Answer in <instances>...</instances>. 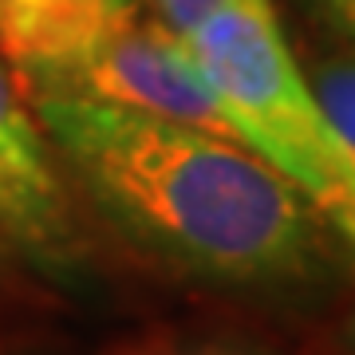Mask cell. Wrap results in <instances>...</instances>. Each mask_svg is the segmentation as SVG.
Wrapping results in <instances>:
<instances>
[{"mask_svg": "<svg viewBox=\"0 0 355 355\" xmlns=\"http://www.w3.org/2000/svg\"><path fill=\"white\" fill-rule=\"evenodd\" d=\"M28 103L83 202L170 277L288 304L355 272L316 205L261 154L130 107L76 95Z\"/></svg>", "mask_w": 355, "mask_h": 355, "instance_id": "obj_1", "label": "cell"}, {"mask_svg": "<svg viewBox=\"0 0 355 355\" xmlns=\"http://www.w3.org/2000/svg\"><path fill=\"white\" fill-rule=\"evenodd\" d=\"M182 44L245 146L316 205L355 265V154L292 60L272 0H225Z\"/></svg>", "mask_w": 355, "mask_h": 355, "instance_id": "obj_2", "label": "cell"}, {"mask_svg": "<svg viewBox=\"0 0 355 355\" xmlns=\"http://www.w3.org/2000/svg\"><path fill=\"white\" fill-rule=\"evenodd\" d=\"M32 95H76L111 107H130L245 146L241 130L233 127L209 79L190 60L186 44L174 32H166L158 20H142L135 4L119 8L76 64H67L51 83Z\"/></svg>", "mask_w": 355, "mask_h": 355, "instance_id": "obj_3", "label": "cell"}, {"mask_svg": "<svg viewBox=\"0 0 355 355\" xmlns=\"http://www.w3.org/2000/svg\"><path fill=\"white\" fill-rule=\"evenodd\" d=\"M0 229L28 265L55 280H76L91 261L67 178L32 123L24 91L0 64Z\"/></svg>", "mask_w": 355, "mask_h": 355, "instance_id": "obj_4", "label": "cell"}, {"mask_svg": "<svg viewBox=\"0 0 355 355\" xmlns=\"http://www.w3.org/2000/svg\"><path fill=\"white\" fill-rule=\"evenodd\" d=\"M119 0H0V60L32 95L76 64L114 20Z\"/></svg>", "mask_w": 355, "mask_h": 355, "instance_id": "obj_5", "label": "cell"}, {"mask_svg": "<svg viewBox=\"0 0 355 355\" xmlns=\"http://www.w3.org/2000/svg\"><path fill=\"white\" fill-rule=\"evenodd\" d=\"M103 355H284L241 331L190 328V324H150L142 331L119 336Z\"/></svg>", "mask_w": 355, "mask_h": 355, "instance_id": "obj_6", "label": "cell"}, {"mask_svg": "<svg viewBox=\"0 0 355 355\" xmlns=\"http://www.w3.org/2000/svg\"><path fill=\"white\" fill-rule=\"evenodd\" d=\"M308 87L324 107L336 135L355 154V44H347L340 51H324L320 60H312Z\"/></svg>", "mask_w": 355, "mask_h": 355, "instance_id": "obj_7", "label": "cell"}, {"mask_svg": "<svg viewBox=\"0 0 355 355\" xmlns=\"http://www.w3.org/2000/svg\"><path fill=\"white\" fill-rule=\"evenodd\" d=\"M154 12H158V24L166 32H174L178 40H186L193 28L202 24L209 12H217L225 0H150Z\"/></svg>", "mask_w": 355, "mask_h": 355, "instance_id": "obj_8", "label": "cell"}, {"mask_svg": "<svg viewBox=\"0 0 355 355\" xmlns=\"http://www.w3.org/2000/svg\"><path fill=\"white\" fill-rule=\"evenodd\" d=\"M304 8L324 32L355 44V0H304Z\"/></svg>", "mask_w": 355, "mask_h": 355, "instance_id": "obj_9", "label": "cell"}, {"mask_svg": "<svg viewBox=\"0 0 355 355\" xmlns=\"http://www.w3.org/2000/svg\"><path fill=\"white\" fill-rule=\"evenodd\" d=\"M320 355H355V300L336 312L320 331Z\"/></svg>", "mask_w": 355, "mask_h": 355, "instance_id": "obj_10", "label": "cell"}, {"mask_svg": "<svg viewBox=\"0 0 355 355\" xmlns=\"http://www.w3.org/2000/svg\"><path fill=\"white\" fill-rule=\"evenodd\" d=\"M20 261H24V257H20V249H16V245L8 241V233L0 229V288H8V284L16 280Z\"/></svg>", "mask_w": 355, "mask_h": 355, "instance_id": "obj_11", "label": "cell"}, {"mask_svg": "<svg viewBox=\"0 0 355 355\" xmlns=\"http://www.w3.org/2000/svg\"><path fill=\"white\" fill-rule=\"evenodd\" d=\"M119 4H135V0H119Z\"/></svg>", "mask_w": 355, "mask_h": 355, "instance_id": "obj_12", "label": "cell"}]
</instances>
